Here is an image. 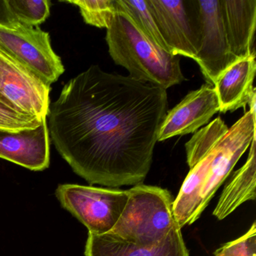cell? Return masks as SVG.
<instances>
[{
    "label": "cell",
    "instance_id": "13",
    "mask_svg": "<svg viewBox=\"0 0 256 256\" xmlns=\"http://www.w3.org/2000/svg\"><path fill=\"white\" fill-rule=\"evenodd\" d=\"M256 53L239 58L228 67L214 84L220 104V112L226 113L246 109L252 96L256 94L253 86L256 74Z\"/></svg>",
    "mask_w": 256,
    "mask_h": 256
},
{
    "label": "cell",
    "instance_id": "15",
    "mask_svg": "<svg viewBox=\"0 0 256 256\" xmlns=\"http://www.w3.org/2000/svg\"><path fill=\"white\" fill-rule=\"evenodd\" d=\"M256 139L250 145L245 164L234 174L230 182L224 186L212 215L218 220H224L241 204L256 200Z\"/></svg>",
    "mask_w": 256,
    "mask_h": 256
},
{
    "label": "cell",
    "instance_id": "10",
    "mask_svg": "<svg viewBox=\"0 0 256 256\" xmlns=\"http://www.w3.org/2000/svg\"><path fill=\"white\" fill-rule=\"evenodd\" d=\"M220 112V104L214 86L203 85L192 91L172 110H168L158 130V142L176 136L194 133L209 124L214 114Z\"/></svg>",
    "mask_w": 256,
    "mask_h": 256
},
{
    "label": "cell",
    "instance_id": "12",
    "mask_svg": "<svg viewBox=\"0 0 256 256\" xmlns=\"http://www.w3.org/2000/svg\"><path fill=\"white\" fill-rule=\"evenodd\" d=\"M85 256H188L181 228H176L156 245L142 246L127 242L110 233H88Z\"/></svg>",
    "mask_w": 256,
    "mask_h": 256
},
{
    "label": "cell",
    "instance_id": "3",
    "mask_svg": "<svg viewBox=\"0 0 256 256\" xmlns=\"http://www.w3.org/2000/svg\"><path fill=\"white\" fill-rule=\"evenodd\" d=\"M106 41L115 64L124 67L138 82L167 90L186 80L180 56L152 44L118 8L107 29Z\"/></svg>",
    "mask_w": 256,
    "mask_h": 256
},
{
    "label": "cell",
    "instance_id": "17",
    "mask_svg": "<svg viewBox=\"0 0 256 256\" xmlns=\"http://www.w3.org/2000/svg\"><path fill=\"white\" fill-rule=\"evenodd\" d=\"M5 2L13 18L26 26L36 28L50 16V2L48 0H7Z\"/></svg>",
    "mask_w": 256,
    "mask_h": 256
},
{
    "label": "cell",
    "instance_id": "11",
    "mask_svg": "<svg viewBox=\"0 0 256 256\" xmlns=\"http://www.w3.org/2000/svg\"><path fill=\"white\" fill-rule=\"evenodd\" d=\"M0 158L36 172L48 168L50 164V134L47 120L35 128L0 130Z\"/></svg>",
    "mask_w": 256,
    "mask_h": 256
},
{
    "label": "cell",
    "instance_id": "6",
    "mask_svg": "<svg viewBox=\"0 0 256 256\" xmlns=\"http://www.w3.org/2000/svg\"><path fill=\"white\" fill-rule=\"evenodd\" d=\"M169 53L196 59L200 46L197 0H146Z\"/></svg>",
    "mask_w": 256,
    "mask_h": 256
},
{
    "label": "cell",
    "instance_id": "7",
    "mask_svg": "<svg viewBox=\"0 0 256 256\" xmlns=\"http://www.w3.org/2000/svg\"><path fill=\"white\" fill-rule=\"evenodd\" d=\"M0 49L52 84L64 74L60 58L54 52L50 35L40 28L14 22L0 25Z\"/></svg>",
    "mask_w": 256,
    "mask_h": 256
},
{
    "label": "cell",
    "instance_id": "19",
    "mask_svg": "<svg viewBox=\"0 0 256 256\" xmlns=\"http://www.w3.org/2000/svg\"><path fill=\"white\" fill-rule=\"evenodd\" d=\"M43 120L19 112L0 95V130L16 132L35 128Z\"/></svg>",
    "mask_w": 256,
    "mask_h": 256
},
{
    "label": "cell",
    "instance_id": "14",
    "mask_svg": "<svg viewBox=\"0 0 256 256\" xmlns=\"http://www.w3.org/2000/svg\"><path fill=\"white\" fill-rule=\"evenodd\" d=\"M220 4L232 53L238 59L256 53V0H220Z\"/></svg>",
    "mask_w": 256,
    "mask_h": 256
},
{
    "label": "cell",
    "instance_id": "4",
    "mask_svg": "<svg viewBox=\"0 0 256 256\" xmlns=\"http://www.w3.org/2000/svg\"><path fill=\"white\" fill-rule=\"evenodd\" d=\"M128 192L125 208L109 233L131 244L152 246L179 228L174 215V199L168 190L139 184Z\"/></svg>",
    "mask_w": 256,
    "mask_h": 256
},
{
    "label": "cell",
    "instance_id": "1",
    "mask_svg": "<svg viewBox=\"0 0 256 256\" xmlns=\"http://www.w3.org/2000/svg\"><path fill=\"white\" fill-rule=\"evenodd\" d=\"M168 108L167 90L92 66L66 84L48 128L61 156L91 185H139Z\"/></svg>",
    "mask_w": 256,
    "mask_h": 256
},
{
    "label": "cell",
    "instance_id": "8",
    "mask_svg": "<svg viewBox=\"0 0 256 256\" xmlns=\"http://www.w3.org/2000/svg\"><path fill=\"white\" fill-rule=\"evenodd\" d=\"M50 84L0 49V95L19 112L47 120Z\"/></svg>",
    "mask_w": 256,
    "mask_h": 256
},
{
    "label": "cell",
    "instance_id": "5",
    "mask_svg": "<svg viewBox=\"0 0 256 256\" xmlns=\"http://www.w3.org/2000/svg\"><path fill=\"white\" fill-rule=\"evenodd\" d=\"M56 196L89 233L104 234L114 227L128 198V190L100 188L78 184H61Z\"/></svg>",
    "mask_w": 256,
    "mask_h": 256
},
{
    "label": "cell",
    "instance_id": "20",
    "mask_svg": "<svg viewBox=\"0 0 256 256\" xmlns=\"http://www.w3.org/2000/svg\"><path fill=\"white\" fill-rule=\"evenodd\" d=\"M214 256H256V222L246 233L216 250Z\"/></svg>",
    "mask_w": 256,
    "mask_h": 256
},
{
    "label": "cell",
    "instance_id": "2",
    "mask_svg": "<svg viewBox=\"0 0 256 256\" xmlns=\"http://www.w3.org/2000/svg\"><path fill=\"white\" fill-rule=\"evenodd\" d=\"M256 114L246 112L228 128L220 116L194 132L186 144L190 170L176 198L180 228L197 221L220 186L256 138Z\"/></svg>",
    "mask_w": 256,
    "mask_h": 256
},
{
    "label": "cell",
    "instance_id": "16",
    "mask_svg": "<svg viewBox=\"0 0 256 256\" xmlns=\"http://www.w3.org/2000/svg\"><path fill=\"white\" fill-rule=\"evenodd\" d=\"M116 8L125 12L138 30L152 44L168 52L158 28L148 8L146 0H115Z\"/></svg>",
    "mask_w": 256,
    "mask_h": 256
},
{
    "label": "cell",
    "instance_id": "18",
    "mask_svg": "<svg viewBox=\"0 0 256 256\" xmlns=\"http://www.w3.org/2000/svg\"><path fill=\"white\" fill-rule=\"evenodd\" d=\"M66 2L77 6L84 20L98 28L108 29L116 12L115 0H76Z\"/></svg>",
    "mask_w": 256,
    "mask_h": 256
},
{
    "label": "cell",
    "instance_id": "9",
    "mask_svg": "<svg viewBox=\"0 0 256 256\" xmlns=\"http://www.w3.org/2000/svg\"><path fill=\"white\" fill-rule=\"evenodd\" d=\"M200 23V46L194 60L208 84L238 58L230 52L222 18L220 0H197Z\"/></svg>",
    "mask_w": 256,
    "mask_h": 256
}]
</instances>
